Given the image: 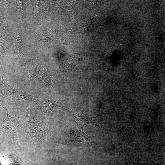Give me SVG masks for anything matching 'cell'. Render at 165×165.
<instances>
[{
    "mask_svg": "<svg viewBox=\"0 0 165 165\" xmlns=\"http://www.w3.org/2000/svg\"><path fill=\"white\" fill-rule=\"evenodd\" d=\"M4 29L3 28L0 30V57L2 58V54L5 51Z\"/></svg>",
    "mask_w": 165,
    "mask_h": 165,
    "instance_id": "10",
    "label": "cell"
},
{
    "mask_svg": "<svg viewBox=\"0 0 165 165\" xmlns=\"http://www.w3.org/2000/svg\"><path fill=\"white\" fill-rule=\"evenodd\" d=\"M24 112L26 116V123L23 131L28 134L34 145L37 146L43 139L46 131V123L37 111L29 103Z\"/></svg>",
    "mask_w": 165,
    "mask_h": 165,
    "instance_id": "1",
    "label": "cell"
},
{
    "mask_svg": "<svg viewBox=\"0 0 165 165\" xmlns=\"http://www.w3.org/2000/svg\"><path fill=\"white\" fill-rule=\"evenodd\" d=\"M86 55V53L83 52L73 54L65 53L61 64V68L64 79H66L69 74Z\"/></svg>",
    "mask_w": 165,
    "mask_h": 165,
    "instance_id": "6",
    "label": "cell"
},
{
    "mask_svg": "<svg viewBox=\"0 0 165 165\" xmlns=\"http://www.w3.org/2000/svg\"><path fill=\"white\" fill-rule=\"evenodd\" d=\"M38 68V63L36 58L26 59L20 61L18 68L13 72L18 73L28 81L32 82L35 78Z\"/></svg>",
    "mask_w": 165,
    "mask_h": 165,
    "instance_id": "5",
    "label": "cell"
},
{
    "mask_svg": "<svg viewBox=\"0 0 165 165\" xmlns=\"http://www.w3.org/2000/svg\"><path fill=\"white\" fill-rule=\"evenodd\" d=\"M95 137L93 136H89L85 134L83 131L76 129H72L68 138L61 142L62 145L72 142L83 143L96 148L97 144L95 141Z\"/></svg>",
    "mask_w": 165,
    "mask_h": 165,
    "instance_id": "7",
    "label": "cell"
},
{
    "mask_svg": "<svg viewBox=\"0 0 165 165\" xmlns=\"http://www.w3.org/2000/svg\"><path fill=\"white\" fill-rule=\"evenodd\" d=\"M7 112L6 119L0 123V136L3 138H14L23 131V127L19 123L15 115H10L4 106L0 105Z\"/></svg>",
    "mask_w": 165,
    "mask_h": 165,
    "instance_id": "2",
    "label": "cell"
},
{
    "mask_svg": "<svg viewBox=\"0 0 165 165\" xmlns=\"http://www.w3.org/2000/svg\"><path fill=\"white\" fill-rule=\"evenodd\" d=\"M38 68L35 79L49 89L53 88L54 77L50 71L38 63Z\"/></svg>",
    "mask_w": 165,
    "mask_h": 165,
    "instance_id": "8",
    "label": "cell"
},
{
    "mask_svg": "<svg viewBox=\"0 0 165 165\" xmlns=\"http://www.w3.org/2000/svg\"><path fill=\"white\" fill-rule=\"evenodd\" d=\"M2 99L3 97L2 95H0V105H3Z\"/></svg>",
    "mask_w": 165,
    "mask_h": 165,
    "instance_id": "11",
    "label": "cell"
},
{
    "mask_svg": "<svg viewBox=\"0 0 165 165\" xmlns=\"http://www.w3.org/2000/svg\"><path fill=\"white\" fill-rule=\"evenodd\" d=\"M0 95L2 96L3 95V94L1 90L0 87Z\"/></svg>",
    "mask_w": 165,
    "mask_h": 165,
    "instance_id": "12",
    "label": "cell"
},
{
    "mask_svg": "<svg viewBox=\"0 0 165 165\" xmlns=\"http://www.w3.org/2000/svg\"><path fill=\"white\" fill-rule=\"evenodd\" d=\"M0 75V87L3 97L6 100L16 102L33 101L34 99L31 95L19 90L15 89L8 85Z\"/></svg>",
    "mask_w": 165,
    "mask_h": 165,
    "instance_id": "4",
    "label": "cell"
},
{
    "mask_svg": "<svg viewBox=\"0 0 165 165\" xmlns=\"http://www.w3.org/2000/svg\"><path fill=\"white\" fill-rule=\"evenodd\" d=\"M73 116L75 122L82 131H83L84 126L87 124L99 126L95 118L90 113L84 112H76L73 114Z\"/></svg>",
    "mask_w": 165,
    "mask_h": 165,
    "instance_id": "9",
    "label": "cell"
},
{
    "mask_svg": "<svg viewBox=\"0 0 165 165\" xmlns=\"http://www.w3.org/2000/svg\"><path fill=\"white\" fill-rule=\"evenodd\" d=\"M35 102L41 110L48 117L53 110H68L59 101L55 94L51 91L35 101Z\"/></svg>",
    "mask_w": 165,
    "mask_h": 165,
    "instance_id": "3",
    "label": "cell"
}]
</instances>
